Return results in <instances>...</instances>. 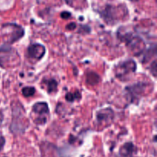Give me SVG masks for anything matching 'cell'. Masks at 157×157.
Returning <instances> with one entry per match:
<instances>
[{"instance_id":"obj_9","label":"cell","mask_w":157,"mask_h":157,"mask_svg":"<svg viewBox=\"0 0 157 157\" xmlns=\"http://www.w3.org/2000/svg\"><path fill=\"white\" fill-rule=\"evenodd\" d=\"M12 32L10 33V38L7 40L6 44H12L21 39L25 35V30L21 26L15 23H9Z\"/></svg>"},{"instance_id":"obj_10","label":"cell","mask_w":157,"mask_h":157,"mask_svg":"<svg viewBox=\"0 0 157 157\" xmlns=\"http://www.w3.org/2000/svg\"><path fill=\"white\" fill-rule=\"evenodd\" d=\"M98 124H110L114 117V112L111 108H105L99 110L96 115Z\"/></svg>"},{"instance_id":"obj_22","label":"cell","mask_w":157,"mask_h":157,"mask_svg":"<svg viewBox=\"0 0 157 157\" xmlns=\"http://www.w3.org/2000/svg\"><path fill=\"white\" fill-rule=\"evenodd\" d=\"M130 1H131V2H137V1H139V0H130Z\"/></svg>"},{"instance_id":"obj_18","label":"cell","mask_w":157,"mask_h":157,"mask_svg":"<svg viewBox=\"0 0 157 157\" xmlns=\"http://www.w3.org/2000/svg\"><path fill=\"white\" fill-rule=\"evenodd\" d=\"M5 144H6V139L4 136L0 135V152L3 150Z\"/></svg>"},{"instance_id":"obj_14","label":"cell","mask_w":157,"mask_h":157,"mask_svg":"<svg viewBox=\"0 0 157 157\" xmlns=\"http://www.w3.org/2000/svg\"><path fill=\"white\" fill-rule=\"evenodd\" d=\"M81 98V94L79 90H76L75 93H71V92H68L67 94L65 95V100L67 102L72 103L74 101H77V100H80Z\"/></svg>"},{"instance_id":"obj_4","label":"cell","mask_w":157,"mask_h":157,"mask_svg":"<svg viewBox=\"0 0 157 157\" xmlns=\"http://www.w3.org/2000/svg\"><path fill=\"white\" fill-rule=\"evenodd\" d=\"M136 63L133 60L129 59L120 62L114 68L115 76L121 81L130 80L131 76L136 71Z\"/></svg>"},{"instance_id":"obj_7","label":"cell","mask_w":157,"mask_h":157,"mask_svg":"<svg viewBox=\"0 0 157 157\" xmlns=\"http://www.w3.org/2000/svg\"><path fill=\"white\" fill-rule=\"evenodd\" d=\"M32 112L38 114L34 121L37 125H44L47 123V115L49 114V107L46 102H37L32 106Z\"/></svg>"},{"instance_id":"obj_5","label":"cell","mask_w":157,"mask_h":157,"mask_svg":"<svg viewBox=\"0 0 157 157\" xmlns=\"http://www.w3.org/2000/svg\"><path fill=\"white\" fill-rule=\"evenodd\" d=\"M149 87H150V84H147L146 82H138L126 87V90L128 92L129 95L131 98V102L134 103L135 101H140V99L146 94L147 90H149Z\"/></svg>"},{"instance_id":"obj_19","label":"cell","mask_w":157,"mask_h":157,"mask_svg":"<svg viewBox=\"0 0 157 157\" xmlns=\"http://www.w3.org/2000/svg\"><path fill=\"white\" fill-rule=\"evenodd\" d=\"M71 14L68 12H63L61 13V17L64 19H67V18H71Z\"/></svg>"},{"instance_id":"obj_17","label":"cell","mask_w":157,"mask_h":157,"mask_svg":"<svg viewBox=\"0 0 157 157\" xmlns=\"http://www.w3.org/2000/svg\"><path fill=\"white\" fill-rule=\"evenodd\" d=\"M156 60H154V61L152 62L151 64V68H150V71L151 73L153 74V75L154 77L156 76Z\"/></svg>"},{"instance_id":"obj_16","label":"cell","mask_w":157,"mask_h":157,"mask_svg":"<svg viewBox=\"0 0 157 157\" xmlns=\"http://www.w3.org/2000/svg\"><path fill=\"white\" fill-rule=\"evenodd\" d=\"M35 93V88L34 87H25L21 90V94L25 98L32 97Z\"/></svg>"},{"instance_id":"obj_12","label":"cell","mask_w":157,"mask_h":157,"mask_svg":"<svg viewBox=\"0 0 157 157\" xmlns=\"http://www.w3.org/2000/svg\"><path fill=\"white\" fill-rule=\"evenodd\" d=\"M43 84L45 85L46 90L48 94H52L54 92H56L58 90V84L56 80L53 79H47L43 81Z\"/></svg>"},{"instance_id":"obj_13","label":"cell","mask_w":157,"mask_h":157,"mask_svg":"<svg viewBox=\"0 0 157 157\" xmlns=\"http://www.w3.org/2000/svg\"><path fill=\"white\" fill-rule=\"evenodd\" d=\"M100 76L95 72H89L87 75V82L90 85H95L100 81Z\"/></svg>"},{"instance_id":"obj_20","label":"cell","mask_w":157,"mask_h":157,"mask_svg":"<svg viewBox=\"0 0 157 157\" xmlns=\"http://www.w3.org/2000/svg\"><path fill=\"white\" fill-rule=\"evenodd\" d=\"M76 27H77L76 23L71 22L70 24H68L67 26H66V29H67V30H74V29H76Z\"/></svg>"},{"instance_id":"obj_2","label":"cell","mask_w":157,"mask_h":157,"mask_svg":"<svg viewBox=\"0 0 157 157\" xmlns=\"http://www.w3.org/2000/svg\"><path fill=\"white\" fill-rule=\"evenodd\" d=\"M24 108L18 102L15 104V108H12V115L13 119L10 125V130L13 133H24L28 127L27 121H23V120H26L25 118Z\"/></svg>"},{"instance_id":"obj_8","label":"cell","mask_w":157,"mask_h":157,"mask_svg":"<svg viewBox=\"0 0 157 157\" xmlns=\"http://www.w3.org/2000/svg\"><path fill=\"white\" fill-rule=\"evenodd\" d=\"M46 53V49L44 45L38 43H35L29 45L27 48V56L30 60L39 61L43 58Z\"/></svg>"},{"instance_id":"obj_21","label":"cell","mask_w":157,"mask_h":157,"mask_svg":"<svg viewBox=\"0 0 157 157\" xmlns=\"http://www.w3.org/2000/svg\"><path fill=\"white\" fill-rule=\"evenodd\" d=\"M75 0H65V2L67 3L68 6H73V3H74V2H75Z\"/></svg>"},{"instance_id":"obj_15","label":"cell","mask_w":157,"mask_h":157,"mask_svg":"<svg viewBox=\"0 0 157 157\" xmlns=\"http://www.w3.org/2000/svg\"><path fill=\"white\" fill-rule=\"evenodd\" d=\"M156 44H154V45H153V47H150V49H148V50L146 52V54L145 55H144V61L143 62H148L149 61H150V59H151L153 57H155L156 56Z\"/></svg>"},{"instance_id":"obj_11","label":"cell","mask_w":157,"mask_h":157,"mask_svg":"<svg viewBox=\"0 0 157 157\" xmlns=\"http://www.w3.org/2000/svg\"><path fill=\"white\" fill-rule=\"evenodd\" d=\"M136 151V147L133 143L128 142L124 144L120 149V154L122 157H132Z\"/></svg>"},{"instance_id":"obj_6","label":"cell","mask_w":157,"mask_h":157,"mask_svg":"<svg viewBox=\"0 0 157 157\" xmlns=\"http://www.w3.org/2000/svg\"><path fill=\"white\" fill-rule=\"evenodd\" d=\"M17 60L19 61V55H18L17 52L14 50L11 44H4L0 46V66L2 67H6L9 63L10 59Z\"/></svg>"},{"instance_id":"obj_1","label":"cell","mask_w":157,"mask_h":157,"mask_svg":"<svg viewBox=\"0 0 157 157\" xmlns=\"http://www.w3.org/2000/svg\"><path fill=\"white\" fill-rule=\"evenodd\" d=\"M101 18L109 25H114L128 15V10L125 6H113L108 5L101 13Z\"/></svg>"},{"instance_id":"obj_3","label":"cell","mask_w":157,"mask_h":157,"mask_svg":"<svg viewBox=\"0 0 157 157\" xmlns=\"http://www.w3.org/2000/svg\"><path fill=\"white\" fill-rule=\"evenodd\" d=\"M118 38L126 43L135 56H138L145 52L146 44L140 37L133 35L130 32H127L125 34L118 33Z\"/></svg>"}]
</instances>
